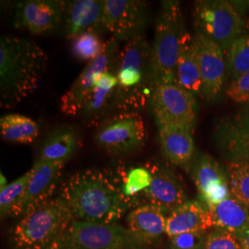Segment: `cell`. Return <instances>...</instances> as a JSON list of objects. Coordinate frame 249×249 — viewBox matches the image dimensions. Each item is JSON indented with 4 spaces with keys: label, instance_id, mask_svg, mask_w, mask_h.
<instances>
[{
    "label": "cell",
    "instance_id": "obj_1",
    "mask_svg": "<svg viewBox=\"0 0 249 249\" xmlns=\"http://www.w3.org/2000/svg\"><path fill=\"white\" fill-rule=\"evenodd\" d=\"M59 197L73 220L116 223L134 203L124 196L120 177L98 169L77 172L60 186Z\"/></svg>",
    "mask_w": 249,
    "mask_h": 249
},
{
    "label": "cell",
    "instance_id": "obj_2",
    "mask_svg": "<svg viewBox=\"0 0 249 249\" xmlns=\"http://www.w3.org/2000/svg\"><path fill=\"white\" fill-rule=\"evenodd\" d=\"M45 51L25 38L0 40V106L11 108L38 89L47 68Z\"/></svg>",
    "mask_w": 249,
    "mask_h": 249
},
{
    "label": "cell",
    "instance_id": "obj_3",
    "mask_svg": "<svg viewBox=\"0 0 249 249\" xmlns=\"http://www.w3.org/2000/svg\"><path fill=\"white\" fill-rule=\"evenodd\" d=\"M116 75V109L138 113L150 107L156 83L151 65V46L143 34L124 42L117 56Z\"/></svg>",
    "mask_w": 249,
    "mask_h": 249
},
{
    "label": "cell",
    "instance_id": "obj_4",
    "mask_svg": "<svg viewBox=\"0 0 249 249\" xmlns=\"http://www.w3.org/2000/svg\"><path fill=\"white\" fill-rule=\"evenodd\" d=\"M73 220L66 203L58 196L23 214L12 231L15 249H49Z\"/></svg>",
    "mask_w": 249,
    "mask_h": 249
},
{
    "label": "cell",
    "instance_id": "obj_5",
    "mask_svg": "<svg viewBox=\"0 0 249 249\" xmlns=\"http://www.w3.org/2000/svg\"><path fill=\"white\" fill-rule=\"evenodd\" d=\"M185 32L180 3L162 1L156 18L151 45V65L156 84L178 83V53Z\"/></svg>",
    "mask_w": 249,
    "mask_h": 249
},
{
    "label": "cell",
    "instance_id": "obj_6",
    "mask_svg": "<svg viewBox=\"0 0 249 249\" xmlns=\"http://www.w3.org/2000/svg\"><path fill=\"white\" fill-rule=\"evenodd\" d=\"M142 245L127 228L116 223L72 220L49 249H141Z\"/></svg>",
    "mask_w": 249,
    "mask_h": 249
},
{
    "label": "cell",
    "instance_id": "obj_7",
    "mask_svg": "<svg viewBox=\"0 0 249 249\" xmlns=\"http://www.w3.org/2000/svg\"><path fill=\"white\" fill-rule=\"evenodd\" d=\"M196 34L220 45L226 53L231 44L243 36L245 21L238 10L228 1H196L194 9Z\"/></svg>",
    "mask_w": 249,
    "mask_h": 249
},
{
    "label": "cell",
    "instance_id": "obj_8",
    "mask_svg": "<svg viewBox=\"0 0 249 249\" xmlns=\"http://www.w3.org/2000/svg\"><path fill=\"white\" fill-rule=\"evenodd\" d=\"M96 145L113 155L139 151L147 141V130L142 116L136 112H122L106 119L94 136Z\"/></svg>",
    "mask_w": 249,
    "mask_h": 249
},
{
    "label": "cell",
    "instance_id": "obj_9",
    "mask_svg": "<svg viewBox=\"0 0 249 249\" xmlns=\"http://www.w3.org/2000/svg\"><path fill=\"white\" fill-rule=\"evenodd\" d=\"M119 41L111 37L103 53L87 64L78 78L60 98L59 107L64 115L80 116L100 77L109 71H116L119 53Z\"/></svg>",
    "mask_w": 249,
    "mask_h": 249
},
{
    "label": "cell",
    "instance_id": "obj_10",
    "mask_svg": "<svg viewBox=\"0 0 249 249\" xmlns=\"http://www.w3.org/2000/svg\"><path fill=\"white\" fill-rule=\"evenodd\" d=\"M150 107L158 126L168 124L194 127L195 125V95L178 83L156 84Z\"/></svg>",
    "mask_w": 249,
    "mask_h": 249
},
{
    "label": "cell",
    "instance_id": "obj_11",
    "mask_svg": "<svg viewBox=\"0 0 249 249\" xmlns=\"http://www.w3.org/2000/svg\"><path fill=\"white\" fill-rule=\"evenodd\" d=\"M149 18L146 2L141 0H105L103 28L121 42L143 34Z\"/></svg>",
    "mask_w": 249,
    "mask_h": 249
},
{
    "label": "cell",
    "instance_id": "obj_12",
    "mask_svg": "<svg viewBox=\"0 0 249 249\" xmlns=\"http://www.w3.org/2000/svg\"><path fill=\"white\" fill-rule=\"evenodd\" d=\"M147 168L151 174V186L142 193L147 204L152 205L167 215L179 206L187 202L183 184L170 163L150 161Z\"/></svg>",
    "mask_w": 249,
    "mask_h": 249
},
{
    "label": "cell",
    "instance_id": "obj_13",
    "mask_svg": "<svg viewBox=\"0 0 249 249\" xmlns=\"http://www.w3.org/2000/svg\"><path fill=\"white\" fill-rule=\"evenodd\" d=\"M190 171L200 200L207 208L216 206L231 196L227 171L213 156L207 153L195 156Z\"/></svg>",
    "mask_w": 249,
    "mask_h": 249
},
{
    "label": "cell",
    "instance_id": "obj_14",
    "mask_svg": "<svg viewBox=\"0 0 249 249\" xmlns=\"http://www.w3.org/2000/svg\"><path fill=\"white\" fill-rule=\"evenodd\" d=\"M194 42L202 82V96L213 101L222 91L224 84L225 52L220 45L200 34H195Z\"/></svg>",
    "mask_w": 249,
    "mask_h": 249
},
{
    "label": "cell",
    "instance_id": "obj_15",
    "mask_svg": "<svg viewBox=\"0 0 249 249\" xmlns=\"http://www.w3.org/2000/svg\"><path fill=\"white\" fill-rule=\"evenodd\" d=\"M66 1L27 0L15 10V25L38 36L58 26L64 18Z\"/></svg>",
    "mask_w": 249,
    "mask_h": 249
},
{
    "label": "cell",
    "instance_id": "obj_16",
    "mask_svg": "<svg viewBox=\"0 0 249 249\" xmlns=\"http://www.w3.org/2000/svg\"><path fill=\"white\" fill-rule=\"evenodd\" d=\"M215 140L230 160H249V107L222 119L215 127Z\"/></svg>",
    "mask_w": 249,
    "mask_h": 249
},
{
    "label": "cell",
    "instance_id": "obj_17",
    "mask_svg": "<svg viewBox=\"0 0 249 249\" xmlns=\"http://www.w3.org/2000/svg\"><path fill=\"white\" fill-rule=\"evenodd\" d=\"M160 150L170 164L190 170L195 158L193 128L186 125H159Z\"/></svg>",
    "mask_w": 249,
    "mask_h": 249
},
{
    "label": "cell",
    "instance_id": "obj_18",
    "mask_svg": "<svg viewBox=\"0 0 249 249\" xmlns=\"http://www.w3.org/2000/svg\"><path fill=\"white\" fill-rule=\"evenodd\" d=\"M105 1L74 0L65 4V35L70 40L89 31L103 28Z\"/></svg>",
    "mask_w": 249,
    "mask_h": 249
},
{
    "label": "cell",
    "instance_id": "obj_19",
    "mask_svg": "<svg viewBox=\"0 0 249 249\" xmlns=\"http://www.w3.org/2000/svg\"><path fill=\"white\" fill-rule=\"evenodd\" d=\"M65 163L36 160L27 186L23 214L52 198Z\"/></svg>",
    "mask_w": 249,
    "mask_h": 249
},
{
    "label": "cell",
    "instance_id": "obj_20",
    "mask_svg": "<svg viewBox=\"0 0 249 249\" xmlns=\"http://www.w3.org/2000/svg\"><path fill=\"white\" fill-rule=\"evenodd\" d=\"M213 227L209 209L201 201L187 200L166 216L165 233L171 238L187 231H207Z\"/></svg>",
    "mask_w": 249,
    "mask_h": 249
},
{
    "label": "cell",
    "instance_id": "obj_21",
    "mask_svg": "<svg viewBox=\"0 0 249 249\" xmlns=\"http://www.w3.org/2000/svg\"><path fill=\"white\" fill-rule=\"evenodd\" d=\"M126 223L127 230L143 246L158 240L165 233L166 216L160 209L144 204L130 212Z\"/></svg>",
    "mask_w": 249,
    "mask_h": 249
},
{
    "label": "cell",
    "instance_id": "obj_22",
    "mask_svg": "<svg viewBox=\"0 0 249 249\" xmlns=\"http://www.w3.org/2000/svg\"><path fill=\"white\" fill-rule=\"evenodd\" d=\"M117 79L116 71L105 72L99 79L96 86L89 95L80 116L85 123L97 124L104 119L109 110L115 107Z\"/></svg>",
    "mask_w": 249,
    "mask_h": 249
},
{
    "label": "cell",
    "instance_id": "obj_23",
    "mask_svg": "<svg viewBox=\"0 0 249 249\" xmlns=\"http://www.w3.org/2000/svg\"><path fill=\"white\" fill-rule=\"evenodd\" d=\"M177 81L178 84L192 94L202 95V82L194 37L190 36L187 31L180 43L177 65Z\"/></svg>",
    "mask_w": 249,
    "mask_h": 249
},
{
    "label": "cell",
    "instance_id": "obj_24",
    "mask_svg": "<svg viewBox=\"0 0 249 249\" xmlns=\"http://www.w3.org/2000/svg\"><path fill=\"white\" fill-rule=\"evenodd\" d=\"M208 209L215 229L229 231L236 236L249 226V208L231 194L223 202Z\"/></svg>",
    "mask_w": 249,
    "mask_h": 249
},
{
    "label": "cell",
    "instance_id": "obj_25",
    "mask_svg": "<svg viewBox=\"0 0 249 249\" xmlns=\"http://www.w3.org/2000/svg\"><path fill=\"white\" fill-rule=\"evenodd\" d=\"M79 145L77 132L69 126H63L53 130L46 139L39 159L49 162L66 163L70 160Z\"/></svg>",
    "mask_w": 249,
    "mask_h": 249
},
{
    "label": "cell",
    "instance_id": "obj_26",
    "mask_svg": "<svg viewBox=\"0 0 249 249\" xmlns=\"http://www.w3.org/2000/svg\"><path fill=\"white\" fill-rule=\"evenodd\" d=\"M40 132L38 123L22 115L9 114L0 119V133L9 142L28 144L34 142Z\"/></svg>",
    "mask_w": 249,
    "mask_h": 249
},
{
    "label": "cell",
    "instance_id": "obj_27",
    "mask_svg": "<svg viewBox=\"0 0 249 249\" xmlns=\"http://www.w3.org/2000/svg\"><path fill=\"white\" fill-rule=\"evenodd\" d=\"M30 177L31 171H28L22 177L1 188L0 213L2 218L23 214L24 199Z\"/></svg>",
    "mask_w": 249,
    "mask_h": 249
},
{
    "label": "cell",
    "instance_id": "obj_28",
    "mask_svg": "<svg viewBox=\"0 0 249 249\" xmlns=\"http://www.w3.org/2000/svg\"><path fill=\"white\" fill-rule=\"evenodd\" d=\"M227 174L231 196L249 208V160H230Z\"/></svg>",
    "mask_w": 249,
    "mask_h": 249
},
{
    "label": "cell",
    "instance_id": "obj_29",
    "mask_svg": "<svg viewBox=\"0 0 249 249\" xmlns=\"http://www.w3.org/2000/svg\"><path fill=\"white\" fill-rule=\"evenodd\" d=\"M122 182V190L124 196L134 204L137 203V197L141 196L151 186V174L147 166L132 167L127 172L118 173Z\"/></svg>",
    "mask_w": 249,
    "mask_h": 249
},
{
    "label": "cell",
    "instance_id": "obj_30",
    "mask_svg": "<svg viewBox=\"0 0 249 249\" xmlns=\"http://www.w3.org/2000/svg\"><path fill=\"white\" fill-rule=\"evenodd\" d=\"M106 43L97 31L83 33L72 40V53L81 61H92L103 53Z\"/></svg>",
    "mask_w": 249,
    "mask_h": 249
},
{
    "label": "cell",
    "instance_id": "obj_31",
    "mask_svg": "<svg viewBox=\"0 0 249 249\" xmlns=\"http://www.w3.org/2000/svg\"><path fill=\"white\" fill-rule=\"evenodd\" d=\"M226 53L227 70L232 80L249 72V36L237 38Z\"/></svg>",
    "mask_w": 249,
    "mask_h": 249
},
{
    "label": "cell",
    "instance_id": "obj_32",
    "mask_svg": "<svg viewBox=\"0 0 249 249\" xmlns=\"http://www.w3.org/2000/svg\"><path fill=\"white\" fill-rule=\"evenodd\" d=\"M204 249H243L240 241L231 232L222 229L209 231Z\"/></svg>",
    "mask_w": 249,
    "mask_h": 249
},
{
    "label": "cell",
    "instance_id": "obj_33",
    "mask_svg": "<svg viewBox=\"0 0 249 249\" xmlns=\"http://www.w3.org/2000/svg\"><path fill=\"white\" fill-rule=\"evenodd\" d=\"M208 232L187 231L170 238L169 249H204Z\"/></svg>",
    "mask_w": 249,
    "mask_h": 249
},
{
    "label": "cell",
    "instance_id": "obj_34",
    "mask_svg": "<svg viewBox=\"0 0 249 249\" xmlns=\"http://www.w3.org/2000/svg\"><path fill=\"white\" fill-rule=\"evenodd\" d=\"M226 95L234 103L249 105V72L231 80Z\"/></svg>",
    "mask_w": 249,
    "mask_h": 249
},
{
    "label": "cell",
    "instance_id": "obj_35",
    "mask_svg": "<svg viewBox=\"0 0 249 249\" xmlns=\"http://www.w3.org/2000/svg\"><path fill=\"white\" fill-rule=\"evenodd\" d=\"M236 237L240 241L243 249H249V226L245 231L236 235Z\"/></svg>",
    "mask_w": 249,
    "mask_h": 249
},
{
    "label": "cell",
    "instance_id": "obj_36",
    "mask_svg": "<svg viewBox=\"0 0 249 249\" xmlns=\"http://www.w3.org/2000/svg\"></svg>",
    "mask_w": 249,
    "mask_h": 249
}]
</instances>
